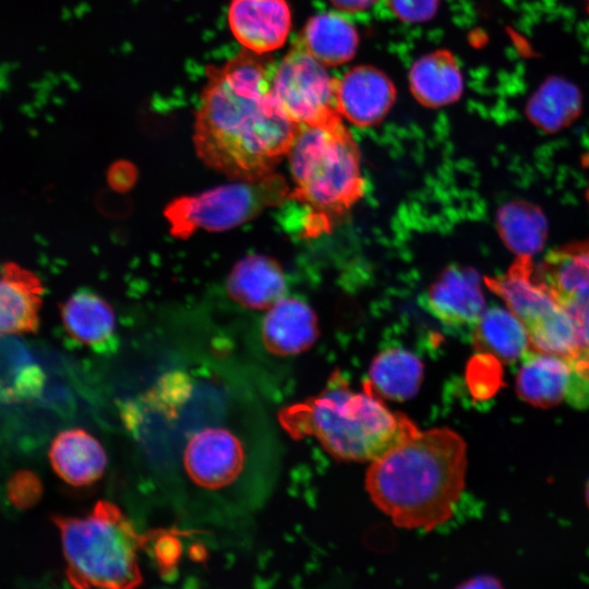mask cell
<instances>
[{
    "instance_id": "cell-26",
    "label": "cell",
    "mask_w": 589,
    "mask_h": 589,
    "mask_svg": "<svg viewBox=\"0 0 589 589\" xmlns=\"http://www.w3.org/2000/svg\"><path fill=\"white\" fill-rule=\"evenodd\" d=\"M393 13L407 23L429 21L436 13L440 0H387Z\"/></svg>"
},
{
    "instance_id": "cell-22",
    "label": "cell",
    "mask_w": 589,
    "mask_h": 589,
    "mask_svg": "<svg viewBox=\"0 0 589 589\" xmlns=\"http://www.w3.org/2000/svg\"><path fill=\"white\" fill-rule=\"evenodd\" d=\"M424 368L411 351L393 347L375 356L364 382L378 397L393 401H405L420 389Z\"/></svg>"
},
{
    "instance_id": "cell-17",
    "label": "cell",
    "mask_w": 589,
    "mask_h": 589,
    "mask_svg": "<svg viewBox=\"0 0 589 589\" xmlns=\"http://www.w3.org/2000/svg\"><path fill=\"white\" fill-rule=\"evenodd\" d=\"M68 335L96 352L117 347L116 316L110 304L89 290L74 292L61 308Z\"/></svg>"
},
{
    "instance_id": "cell-18",
    "label": "cell",
    "mask_w": 589,
    "mask_h": 589,
    "mask_svg": "<svg viewBox=\"0 0 589 589\" xmlns=\"http://www.w3.org/2000/svg\"><path fill=\"white\" fill-rule=\"evenodd\" d=\"M227 291L233 301L247 309L267 310L285 297L287 281L276 260L250 254L232 267L227 278Z\"/></svg>"
},
{
    "instance_id": "cell-23",
    "label": "cell",
    "mask_w": 589,
    "mask_h": 589,
    "mask_svg": "<svg viewBox=\"0 0 589 589\" xmlns=\"http://www.w3.org/2000/svg\"><path fill=\"white\" fill-rule=\"evenodd\" d=\"M472 340L479 353L503 363L521 360L531 348L529 334L519 318L509 310L497 306L484 310L473 326Z\"/></svg>"
},
{
    "instance_id": "cell-3",
    "label": "cell",
    "mask_w": 589,
    "mask_h": 589,
    "mask_svg": "<svg viewBox=\"0 0 589 589\" xmlns=\"http://www.w3.org/2000/svg\"><path fill=\"white\" fill-rule=\"evenodd\" d=\"M278 421L293 440L315 437L335 459L358 462L380 458L420 431L364 383L362 392L352 390L338 370L318 394L284 407Z\"/></svg>"
},
{
    "instance_id": "cell-6",
    "label": "cell",
    "mask_w": 589,
    "mask_h": 589,
    "mask_svg": "<svg viewBox=\"0 0 589 589\" xmlns=\"http://www.w3.org/2000/svg\"><path fill=\"white\" fill-rule=\"evenodd\" d=\"M170 443V473L189 491L205 497H221L240 490L249 467V446L240 420L226 414H206L205 421L182 425Z\"/></svg>"
},
{
    "instance_id": "cell-25",
    "label": "cell",
    "mask_w": 589,
    "mask_h": 589,
    "mask_svg": "<svg viewBox=\"0 0 589 589\" xmlns=\"http://www.w3.org/2000/svg\"><path fill=\"white\" fill-rule=\"evenodd\" d=\"M145 537L153 543V555L163 574L175 570L181 555V543L177 536L168 531H156Z\"/></svg>"
},
{
    "instance_id": "cell-10",
    "label": "cell",
    "mask_w": 589,
    "mask_h": 589,
    "mask_svg": "<svg viewBox=\"0 0 589 589\" xmlns=\"http://www.w3.org/2000/svg\"><path fill=\"white\" fill-rule=\"evenodd\" d=\"M337 79L296 39L276 62L272 91L284 113L296 124H317L340 117L336 107Z\"/></svg>"
},
{
    "instance_id": "cell-4",
    "label": "cell",
    "mask_w": 589,
    "mask_h": 589,
    "mask_svg": "<svg viewBox=\"0 0 589 589\" xmlns=\"http://www.w3.org/2000/svg\"><path fill=\"white\" fill-rule=\"evenodd\" d=\"M67 576L76 588L131 589L142 584L133 522L111 502L98 501L84 517H57Z\"/></svg>"
},
{
    "instance_id": "cell-2",
    "label": "cell",
    "mask_w": 589,
    "mask_h": 589,
    "mask_svg": "<svg viewBox=\"0 0 589 589\" xmlns=\"http://www.w3.org/2000/svg\"><path fill=\"white\" fill-rule=\"evenodd\" d=\"M467 465L459 433L447 426L419 431L371 461L365 490L396 526L431 531L453 516Z\"/></svg>"
},
{
    "instance_id": "cell-29",
    "label": "cell",
    "mask_w": 589,
    "mask_h": 589,
    "mask_svg": "<svg viewBox=\"0 0 589 589\" xmlns=\"http://www.w3.org/2000/svg\"><path fill=\"white\" fill-rule=\"evenodd\" d=\"M586 501H587V505L589 507V480H588L587 485H586Z\"/></svg>"
},
{
    "instance_id": "cell-5",
    "label": "cell",
    "mask_w": 589,
    "mask_h": 589,
    "mask_svg": "<svg viewBox=\"0 0 589 589\" xmlns=\"http://www.w3.org/2000/svg\"><path fill=\"white\" fill-rule=\"evenodd\" d=\"M287 156L293 195L317 212L340 214L362 196L359 149L341 117L299 125Z\"/></svg>"
},
{
    "instance_id": "cell-9",
    "label": "cell",
    "mask_w": 589,
    "mask_h": 589,
    "mask_svg": "<svg viewBox=\"0 0 589 589\" xmlns=\"http://www.w3.org/2000/svg\"><path fill=\"white\" fill-rule=\"evenodd\" d=\"M573 320L579 339L570 361L579 392L589 398V240L550 251L533 272Z\"/></svg>"
},
{
    "instance_id": "cell-28",
    "label": "cell",
    "mask_w": 589,
    "mask_h": 589,
    "mask_svg": "<svg viewBox=\"0 0 589 589\" xmlns=\"http://www.w3.org/2000/svg\"><path fill=\"white\" fill-rule=\"evenodd\" d=\"M495 588L501 587V582L490 576H479L470 579L468 582H464L459 588Z\"/></svg>"
},
{
    "instance_id": "cell-21",
    "label": "cell",
    "mask_w": 589,
    "mask_h": 589,
    "mask_svg": "<svg viewBox=\"0 0 589 589\" xmlns=\"http://www.w3.org/2000/svg\"><path fill=\"white\" fill-rule=\"evenodd\" d=\"M297 40L325 67H338L356 55L359 36L341 14L325 12L312 16Z\"/></svg>"
},
{
    "instance_id": "cell-8",
    "label": "cell",
    "mask_w": 589,
    "mask_h": 589,
    "mask_svg": "<svg viewBox=\"0 0 589 589\" xmlns=\"http://www.w3.org/2000/svg\"><path fill=\"white\" fill-rule=\"evenodd\" d=\"M533 272L531 256H517L505 274L485 283L524 324L532 348L572 361L579 347L576 326Z\"/></svg>"
},
{
    "instance_id": "cell-14",
    "label": "cell",
    "mask_w": 589,
    "mask_h": 589,
    "mask_svg": "<svg viewBox=\"0 0 589 589\" xmlns=\"http://www.w3.org/2000/svg\"><path fill=\"white\" fill-rule=\"evenodd\" d=\"M575 378L568 359L531 347L521 358L516 392L531 406L550 408L567 400Z\"/></svg>"
},
{
    "instance_id": "cell-11",
    "label": "cell",
    "mask_w": 589,
    "mask_h": 589,
    "mask_svg": "<svg viewBox=\"0 0 589 589\" xmlns=\"http://www.w3.org/2000/svg\"><path fill=\"white\" fill-rule=\"evenodd\" d=\"M227 20L243 49L260 55L283 47L291 29L286 0H230Z\"/></svg>"
},
{
    "instance_id": "cell-20",
    "label": "cell",
    "mask_w": 589,
    "mask_h": 589,
    "mask_svg": "<svg viewBox=\"0 0 589 589\" xmlns=\"http://www.w3.org/2000/svg\"><path fill=\"white\" fill-rule=\"evenodd\" d=\"M409 86L421 105L440 108L460 98L464 79L454 55L438 49L416 60L409 71Z\"/></svg>"
},
{
    "instance_id": "cell-15",
    "label": "cell",
    "mask_w": 589,
    "mask_h": 589,
    "mask_svg": "<svg viewBox=\"0 0 589 589\" xmlns=\"http://www.w3.org/2000/svg\"><path fill=\"white\" fill-rule=\"evenodd\" d=\"M261 335L269 353L281 357L299 354L317 339V318L308 303L285 296L267 309Z\"/></svg>"
},
{
    "instance_id": "cell-12",
    "label": "cell",
    "mask_w": 589,
    "mask_h": 589,
    "mask_svg": "<svg viewBox=\"0 0 589 589\" xmlns=\"http://www.w3.org/2000/svg\"><path fill=\"white\" fill-rule=\"evenodd\" d=\"M395 99L396 88L392 80L375 67L358 65L337 79V111L359 128L378 124Z\"/></svg>"
},
{
    "instance_id": "cell-16",
    "label": "cell",
    "mask_w": 589,
    "mask_h": 589,
    "mask_svg": "<svg viewBox=\"0 0 589 589\" xmlns=\"http://www.w3.org/2000/svg\"><path fill=\"white\" fill-rule=\"evenodd\" d=\"M43 286L32 272L5 264L0 272V337L34 332L38 327Z\"/></svg>"
},
{
    "instance_id": "cell-13",
    "label": "cell",
    "mask_w": 589,
    "mask_h": 589,
    "mask_svg": "<svg viewBox=\"0 0 589 589\" xmlns=\"http://www.w3.org/2000/svg\"><path fill=\"white\" fill-rule=\"evenodd\" d=\"M426 304L447 325L473 327L485 310L478 274L470 267L446 268L430 286Z\"/></svg>"
},
{
    "instance_id": "cell-24",
    "label": "cell",
    "mask_w": 589,
    "mask_h": 589,
    "mask_svg": "<svg viewBox=\"0 0 589 589\" xmlns=\"http://www.w3.org/2000/svg\"><path fill=\"white\" fill-rule=\"evenodd\" d=\"M496 227L505 245L517 256H531L540 251L546 238V221L539 207L513 201L496 215Z\"/></svg>"
},
{
    "instance_id": "cell-1",
    "label": "cell",
    "mask_w": 589,
    "mask_h": 589,
    "mask_svg": "<svg viewBox=\"0 0 589 589\" xmlns=\"http://www.w3.org/2000/svg\"><path fill=\"white\" fill-rule=\"evenodd\" d=\"M275 65L268 56L242 49L206 68L193 143L209 168L235 180L255 181L272 175L287 155L299 125L273 95Z\"/></svg>"
},
{
    "instance_id": "cell-19",
    "label": "cell",
    "mask_w": 589,
    "mask_h": 589,
    "mask_svg": "<svg viewBox=\"0 0 589 589\" xmlns=\"http://www.w3.org/2000/svg\"><path fill=\"white\" fill-rule=\"evenodd\" d=\"M49 458L57 474L75 486L97 481L107 466L104 447L83 429H70L59 433L52 441Z\"/></svg>"
},
{
    "instance_id": "cell-27",
    "label": "cell",
    "mask_w": 589,
    "mask_h": 589,
    "mask_svg": "<svg viewBox=\"0 0 589 589\" xmlns=\"http://www.w3.org/2000/svg\"><path fill=\"white\" fill-rule=\"evenodd\" d=\"M338 10L357 13L375 4L378 0H329Z\"/></svg>"
},
{
    "instance_id": "cell-7",
    "label": "cell",
    "mask_w": 589,
    "mask_h": 589,
    "mask_svg": "<svg viewBox=\"0 0 589 589\" xmlns=\"http://www.w3.org/2000/svg\"><path fill=\"white\" fill-rule=\"evenodd\" d=\"M288 194L280 176L224 184L195 195L173 200L165 209L170 232L188 238L194 231H225L247 223Z\"/></svg>"
},
{
    "instance_id": "cell-30",
    "label": "cell",
    "mask_w": 589,
    "mask_h": 589,
    "mask_svg": "<svg viewBox=\"0 0 589 589\" xmlns=\"http://www.w3.org/2000/svg\"><path fill=\"white\" fill-rule=\"evenodd\" d=\"M587 1V4H588V9H589V0H586Z\"/></svg>"
}]
</instances>
